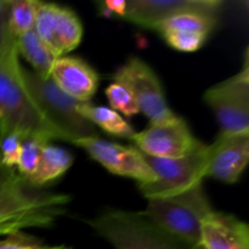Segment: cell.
<instances>
[{
	"instance_id": "6da1fadb",
	"label": "cell",
	"mask_w": 249,
	"mask_h": 249,
	"mask_svg": "<svg viewBox=\"0 0 249 249\" xmlns=\"http://www.w3.org/2000/svg\"><path fill=\"white\" fill-rule=\"evenodd\" d=\"M0 131L16 133L23 139L62 140L63 138L39 111L22 79L16 39L0 53Z\"/></svg>"
},
{
	"instance_id": "7a4b0ae2",
	"label": "cell",
	"mask_w": 249,
	"mask_h": 249,
	"mask_svg": "<svg viewBox=\"0 0 249 249\" xmlns=\"http://www.w3.org/2000/svg\"><path fill=\"white\" fill-rule=\"evenodd\" d=\"M214 209L203 184L162 198L147 199L143 216L165 235L189 249L201 245L202 224Z\"/></svg>"
},
{
	"instance_id": "3957f363",
	"label": "cell",
	"mask_w": 249,
	"mask_h": 249,
	"mask_svg": "<svg viewBox=\"0 0 249 249\" xmlns=\"http://www.w3.org/2000/svg\"><path fill=\"white\" fill-rule=\"evenodd\" d=\"M22 79L29 95L46 121L73 143L79 139L99 136L96 128L78 112L80 102L56 87L50 78H43L22 67Z\"/></svg>"
},
{
	"instance_id": "277c9868",
	"label": "cell",
	"mask_w": 249,
	"mask_h": 249,
	"mask_svg": "<svg viewBox=\"0 0 249 249\" xmlns=\"http://www.w3.org/2000/svg\"><path fill=\"white\" fill-rule=\"evenodd\" d=\"M65 194L39 191L31 186L21 194L0 202V237L22 232L24 229L53 225L70 203Z\"/></svg>"
},
{
	"instance_id": "5b68a950",
	"label": "cell",
	"mask_w": 249,
	"mask_h": 249,
	"mask_svg": "<svg viewBox=\"0 0 249 249\" xmlns=\"http://www.w3.org/2000/svg\"><path fill=\"white\" fill-rule=\"evenodd\" d=\"M114 249H189L156 228L141 213L109 211L90 221Z\"/></svg>"
},
{
	"instance_id": "8992f818",
	"label": "cell",
	"mask_w": 249,
	"mask_h": 249,
	"mask_svg": "<svg viewBox=\"0 0 249 249\" xmlns=\"http://www.w3.org/2000/svg\"><path fill=\"white\" fill-rule=\"evenodd\" d=\"M207 147L199 143L189 155L180 158H155L143 155V158L152 169L156 179L150 184L139 185L146 199L174 196L187 191L206 179Z\"/></svg>"
},
{
	"instance_id": "52a82bcc",
	"label": "cell",
	"mask_w": 249,
	"mask_h": 249,
	"mask_svg": "<svg viewBox=\"0 0 249 249\" xmlns=\"http://www.w3.org/2000/svg\"><path fill=\"white\" fill-rule=\"evenodd\" d=\"M203 100L215 116L221 134H249L248 58L241 72L207 89Z\"/></svg>"
},
{
	"instance_id": "ba28073f",
	"label": "cell",
	"mask_w": 249,
	"mask_h": 249,
	"mask_svg": "<svg viewBox=\"0 0 249 249\" xmlns=\"http://www.w3.org/2000/svg\"><path fill=\"white\" fill-rule=\"evenodd\" d=\"M113 79L130 90L138 102L140 112L150 119V124L163 123L178 116L168 105L158 75L153 68L141 58H129L116 71Z\"/></svg>"
},
{
	"instance_id": "9c48e42d",
	"label": "cell",
	"mask_w": 249,
	"mask_h": 249,
	"mask_svg": "<svg viewBox=\"0 0 249 249\" xmlns=\"http://www.w3.org/2000/svg\"><path fill=\"white\" fill-rule=\"evenodd\" d=\"M73 145L83 148L92 160L112 174L130 178L136 180L139 185L155 181L156 177L152 169L136 147L123 146L100 139L99 136L79 139L73 141Z\"/></svg>"
},
{
	"instance_id": "30bf717a",
	"label": "cell",
	"mask_w": 249,
	"mask_h": 249,
	"mask_svg": "<svg viewBox=\"0 0 249 249\" xmlns=\"http://www.w3.org/2000/svg\"><path fill=\"white\" fill-rule=\"evenodd\" d=\"M131 141L141 153L155 158L184 157L202 142L180 116L163 123L150 124L145 130L134 134Z\"/></svg>"
},
{
	"instance_id": "8fae6325",
	"label": "cell",
	"mask_w": 249,
	"mask_h": 249,
	"mask_svg": "<svg viewBox=\"0 0 249 249\" xmlns=\"http://www.w3.org/2000/svg\"><path fill=\"white\" fill-rule=\"evenodd\" d=\"M34 31L57 57L77 49L83 38V24L78 15L53 2H41Z\"/></svg>"
},
{
	"instance_id": "7c38bea8",
	"label": "cell",
	"mask_w": 249,
	"mask_h": 249,
	"mask_svg": "<svg viewBox=\"0 0 249 249\" xmlns=\"http://www.w3.org/2000/svg\"><path fill=\"white\" fill-rule=\"evenodd\" d=\"M249 160V134H221L207 147L206 178L225 184L240 180Z\"/></svg>"
},
{
	"instance_id": "4fadbf2b",
	"label": "cell",
	"mask_w": 249,
	"mask_h": 249,
	"mask_svg": "<svg viewBox=\"0 0 249 249\" xmlns=\"http://www.w3.org/2000/svg\"><path fill=\"white\" fill-rule=\"evenodd\" d=\"M219 0H129L124 18L143 28L153 29L160 22L182 12L219 14Z\"/></svg>"
},
{
	"instance_id": "5bb4252c",
	"label": "cell",
	"mask_w": 249,
	"mask_h": 249,
	"mask_svg": "<svg viewBox=\"0 0 249 249\" xmlns=\"http://www.w3.org/2000/svg\"><path fill=\"white\" fill-rule=\"evenodd\" d=\"M50 79L65 94L79 102H90L99 88L100 77L95 68L78 57L62 56L53 63Z\"/></svg>"
},
{
	"instance_id": "9a60e30c",
	"label": "cell",
	"mask_w": 249,
	"mask_h": 249,
	"mask_svg": "<svg viewBox=\"0 0 249 249\" xmlns=\"http://www.w3.org/2000/svg\"><path fill=\"white\" fill-rule=\"evenodd\" d=\"M201 245L206 249H249V228L232 214L213 211L202 224Z\"/></svg>"
},
{
	"instance_id": "2e32d148",
	"label": "cell",
	"mask_w": 249,
	"mask_h": 249,
	"mask_svg": "<svg viewBox=\"0 0 249 249\" xmlns=\"http://www.w3.org/2000/svg\"><path fill=\"white\" fill-rule=\"evenodd\" d=\"M73 164V155L66 148L46 143L41 150L40 160L34 174L27 181L40 187L62 177Z\"/></svg>"
},
{
	"instance_id": "e0dca14e",
	"label": "cell",
	"mask_w": 249,
	"mask_h": 249,
	"mask_svg": "<svg viewBox=\"0 0 249 249\" xmlns=\"http://www.w3.org/2000/svg\"><path fill=\"white\" fill-rule=\"evenodd\" d=\"M15 39L17 53L28 61L29 65L34 68V73L43 78H50L51 68L58 57L49 48L48 44L36 34L34 29Z\"/></svg>"
},
{
	"instance_id": "ac0fdd59",
	"label": "cell",
	"mask_w": 249,
	"mask_h": 249,
	"mask_svg": "<svg viewBox=\"0 0 249 249\" xmlns=\"http://www.w3.org/2000/svg\"><path fill=\"white\" fill-rule=\"evenodd\" d=\"M78 112L95 128L99 126L105 133L112 136L131 140L133 135L136 133L130 123L111 107L96 106L90 102H80Z\"/></svg>"
},
{
	"instance_id": "d6986e66",
	"label": "cell",
	"mask_w": 249,
	"mask_h": 249,
	"mask_svg": "<svg viewBox=\"0 0 249 249\" xmlns=\"http://www.w3.org/2000/svg\"><path fill=\"white\" fill-rule=\"evenodd\" d=\"M219 14H204V12H182L168 17L158 24L156 31H187L203 33L211 36L218 22Z\"/></svg>"
},
{
	"instance_id": "ffe728a7",
	"label": "cell",
	"mask_w": 249,
	"mask_h": 249,
	"mask_svg": "<svg viewBox=\"0 0 249 249\" xmlns=\"http://www.w3.org/2000/svg\"><path fill=\"white\" fill-rule=\"evenodd\" d=\"M43 1L39 0H11L9 31L14 38L34 29L36 14Z\"/></svg>"
},
{
	"instance_id": "44dd1931",
	"label": "cell",
	"mask_w": 249,
	"mask_h": 249,
	"mask_svg": "<svg viewBox=\"0 0 249 249\" xmlns=\"http://www.w3.org/2000/svg\"><path fill=\"white\" fill-rule=\"evenodd\" d=\"M46 143H49L48 141L39 138H27L22 141L21 152L16 167L18 169V174L26 180H28L38 168L41 150Z\"/></svg>"
},
{
	"instance_id": "7402d4cb",
	"label": "cell",
	"mask_w": 249,
	"mask_h": 249,
	"mask_svg": "<svg viewBox=\"0 0 249 249\" xmlns=\"http://www.w3.org/2000/svg\"><path fill=\"white\" fill-rule=\"evenodd\" d=\"M105 94H106L112 109L118 112L119 114H123L125 117H133L140 112L135 97L125 85L118 82H113L106 88Z\"/></svg>"
},
{
	"instance_id": "603a6c76",
	"label": "cell",
	"mask_w": 249,
	"mask_h": 249,
	"mask_svg": "<svg viewBox=\"0 0 249 249\" xmlns=\"http://www.w3.org/2000/svg\"><path fill=\"white\" fill-rule=\"evenodd\" d=\"M168 45L181 53H195L199 50L209 36L197 32L187 31H164L160 32Z\"/></svg>"
},
{
	"instance_id": "cb8c5ba5",
	"label": "cell",
	"mask_w": 249,
	"mask_h": 249,
	"mask_svg": "<svg viewBox=\"0 0 249 249\" xmlns=\"http://www.w3.org/2000/svg\"><path fill=\"white\" fill-rule=\"evenodd\" d=\"M32 185L23 177L2 164L0 158V202L21 194Z\"/></svg>"
},
{
	"instance_id": "d4e9b609",
	"label": "cell",
	"mask_w": 249,
	"mask_h": 249,
	"mask_svg": "<svg viewBox=\"0 0 249 249\" xmlns=\"http://www.w3.org/2000/svg\"><path fill=\"white\" fill-rule=\"evenodd\" d=\"M23 138L16 133L4 134L0 138V158L5 167L14 169L18 162Z\"/></svg>"
},
{
	"instance_id": "484cf974",
	"label": "cell",
	"mask_w": 249,
	"mask_h": 249,
	"mask_svg": "<svg viewBox=\"0 0 249 249\" xmlns=\"http://www.w3.org/2000/svg\"><path fill=\"white\" fill-rule=\"evenodd\" d=\"M0 249H51V247L41 245L34 238L23 235V232H18L0 238Z\"/></svg>"
},
{
	"instance_id": "4316f807",
	"label": "cell",
	"mask_w": 249,
	"mask_h": 249,
	"mask_svg": "<svg viewBox=\"0 0 249 249\" xmlns=\"http://www.w3.org/2000/svg\"><path fill=\"white\" fill-rule=\"evenodd\" d=\"M10 5L11 0H0V50H2L14 38L9 31Z\"/></svg>"
},
{
	"instance_id": "83f0119b",
	"label": "cell",
	"mask_w": 249,
	"mask_h": 249,
	"mask_svg": "<svg viewBox=\"0 0 249 249\" xmlns=\"http://www.w3.org/2000/svg\"><path fill=\"white\" fill-rule=\"evenodd\" d=\"M99 11L102 16L111 17L113 16L123 17L126 12V1L125 0H108V1H99L97 2Z\"/></svg>"
},
{
	"instance_id": "f1b7e54d",
	"label": "cell",
	"mask_w": 249,
	"mask_h": 249,
	"mask_svg": "<svg viewBox=\"0 0 249 249\" xmlns=\"http://www.w3.org/2000/svg\"><path fill=\"white\" fill-rule=\"evenodd\" d=\"M51 249H71V248L65 247V246H56V247H51Z\"/></svg>"
},
{
	"instance_id": "f546056e",
	"label": "cell",
	"mask_w": 249,
	"mask_h": 249,
	"mask_svg": "<svg viewBox=\"0 0 249 249\" xmlns=\"http://www.w3.org/2000/svg\"><path fill=\"white\" fill-rule=\"evenodd\" d=\"M191 249H206V248H204L202 245H198V246H196V247H194V248H191Z\"/></svg>"
},
{
	"instance_id": "4dcf8cb0",
	"label": "cell",
	"mask_w": 249,
	"mask_h": 249,
	"mask_svg": "<svg viewBox=\"0 0 249 249\" xmlns=\"http://www.w3.org/2000/svg\"><path fill=\"white\" fill-rule=\"evenodd\" d=\"M0 138H1V131H0Z\"/></svg>"
},
{
	"instance_id": "1f68e13d",
	"label": "cell",
	"mask_w": 249,
	"mask_h": 249,
	"mask_svg": "<svg viewBox=\"0 0 249 249\" xmlns=\"http://www.w3.org/2000/svg\"><path fill=\"white\" fill-rule=\"evenodd\" d=\"M1 51H2V50H0V53H1Z\"/></svg>"
}]
</instances>
